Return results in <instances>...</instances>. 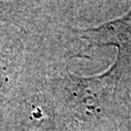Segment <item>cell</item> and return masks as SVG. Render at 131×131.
I'll use <instances>...</instances> for the list:
<instances>
[{
  "label": "cell",
  "mask_w": 131,
  "mask_h": 131,
  "mask_svg": "<svg viewBox=\"0 0 131 131\" xmlns=\"http://www.w3.org/2000/svg\"><path fill=\"white\" fill-rule=\"evenodd\" d=\"M95 37H103L125 47L131 44V11L118 21L112 23L100 30L93 31Z\"/></svg>",
  "instance_id": "cell-1"
}]
</instances>
